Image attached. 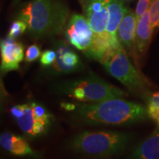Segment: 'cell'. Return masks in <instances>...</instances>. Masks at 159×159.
Segmentation results:
<instances>
[{
  "label": "cell",
  "instance_id": "cell-1",
  "mask_svg": "<svg viewBox=\"0 0 159 159\" xmlns=\"http://www.w3.org/2000/svg\"><path fill=\"white\" fill-rule=\"evenodd\" d=\"M75 110V120L90 125H126L144 121L149 116L148 109L142 105L123 98L79 105Z\"/></svg>",
  "mask_w": 159,
  "mask_h": 159
},
{
  "label": "cell",
  "instance_id": "cell-2",
  "mask_svg": "<svg viewBox=\"0 0 159 159\" xmlns=\"http://www.w3.org/2000/svg\"><path fill=\"white\" fill-rule=\"evenodd\" d=\"M68 16V7L61 0H33L19 18L27 24L32 37L43 39L60 34L66 28Z\"/></svg>",
  "mask_w": 159,
  "mask_h": 159
},
{
  "label": "cell",
  "instance_id": "cell-3",
  "mask_svg": "<svg viewBox=\"0 0 159 159\" xmlns=\"http://www.w3.org/2000/svg\"><path fill=\"white\" fill-rule=\"evenodd\" d=\"M133 140L130 134L117 131H84L73 136L68 148L91 158H105L123 153Z\"/></svg>",
  "mask_w": 159,
  "mask_h": 159
},
{
  "label": "cell",
  "instance_id": "cell-4",
  "mask_svg": "<svg viewBox=\"0 0 159 159\" xmlns=\"http://www.w3.org/2000/svg\"><path fill=\"white\" fill-rule=\"evenodd\" d=\"M55 90L59 94L84 102L97 103L126 96V93L120 89L93 74L57 83Z\"/></svg>",
  "mask_w": 159,
  "mask_h": 159
},
{
  "label": "cell",
  "instance_id": "cell-5",
  "mask_svg": "<svg viewBox=\"0 0 159 159\" xmlns=\"http://www.w3.org/2000/svg\"><path fill=\"white\" fill-rule=\"evenodd\" d=\"M109 75L118 80L127 89L139 97H146L150 93V83L132 64L128 53L122 46L115 49L102 63Z\"/></svg>",
  "mask_w": 159,
  "mask_h": 159
},
{
  "label": "cell",
  "instance_id": "cell-6",
  "mask_svg": "<svg viewBox=\"0 0 159 159\" xmlns=\"http://www.w3.org/2000/svg\"><path fill=\"white\" fill-rule=\"evenodd\" d=\"M65 35L69 43L80 50L86 52L93 40V31L84 16H71L65 28Z\"/></svg>",
  "mask_w": 159,
  "mask_h": 159
},
{
  "label": "cell",
  "instance_id": "cell-7",
  "mask_svg": "<svg viewBox=\"0 0 159 159\" xmlns=\"http://www.w3.org/2000/svg\"><path fill=\"white\" fill-rule=\"evenodd\" d=\"M56 57L52 64L51 72L54 75L69 74L83 69V65L75 52H73L62 41L55 44Z\"/></svg>",
  "mask_w": 159,
  "mask_h": 159
},
{
  "label": "cell",
  "instance_id": "cell-8",
  "mask_svg": "<svg viewBox=\"0 0 159 159\" xmlns=\"http://www.w3.org/2000/svg\"><path fill=\"white\" fill-rule=\"evenodd\" d=\"M25 47L22 43L7 37L1 41V71L17 70L24 59Z\"/></svg>",
  "mask_w": 159,
  "mask_h": 159
},
{
  "label": "cell",
  "instance_id": "cell-9",
  "mask_svg": "<svg viewBox=\"0 0 159 159\" xmlns=\"http://www.w3.org/2000/svg\"><path fill=\"white\" fill-rule=\"evenodd\" d=\"M137 22L138 21L136 14L130 10L128 9L117 32V39L119 43L126 51V52L134 59L135 61H136L135 38H136Z\"/></svg>",
  "mask_w": 159,
  "mask_h": 159
},
{
  "label": "cell",
  "instance_id": "cell-10",
  "mask_svg": "<svg viewBox=\"0 0 159 159\" xmlns=\"http://www.w3.org/2000/svg\"><path fill=\"white\" fill-rule=\"evenodd\" d=\"M154 30L150 22L149 11L146 12L137 22L136 38H135V52L136 62L138 64L139 59L146 54L152 39Z\"/></svg>",
  "mask_w": 159,
  "mask_h": 159
},
{
  "label": "cell",
  "instance_id": "cell-11",
  "mask_svg": "<svg viewBox=\"0 0 159 159\" xmlns=\"http://www.w3.org/2000/svg\"><path fill=\"white\" fill-rule=\"evenodd\" d=\"M108 10L107 35L112 45L117 48L121 46L117 39V32L128 8L125 6L122 0H108Z\"/></svg>",
  "mask_w": 159,
  "mask_h": 159
},
{
  "label": "cell",
  "instance_id": "cell-12",
  "mask_svg": "<svg viewBox=\"0 0 159 159\" xmlns=\"http://www.w3.org/2000/svg\"><path fill=\"white\" fill-rule=\"evenodd\" d=\"M0 144L4 150L15 156H37L35 151L30 148L28 142L25 139L8 131L1 134Z\"/></svg>",
  "mask_w": 159,
  "mask_h": 159
},
{
  "label": "cell",
  "instance_id": "cell-13",
  "mask_svg": "<svg viewBox=\"0 0 159 159\" xmlns=\"http://www.w3.org/2000/svg\"><path fill=\"white\" fill-rule=\"evenodd\" d=\"M128 159H159V127L137 145Z\"/></svg>",
  "mask_w": 159,
  "mask_h": 159
},
{
  "label": "cell",
  "instance_id": "cell-14",
  "mask_svg": "<svg viewBox=\"0 0 159 159\" xmlns=\"http://www.w3.org/2000/svg\"><path fill=\"white\" fill-rule=\"evenodd\" d=\"M16 121L23 132L31 136L43 134L49 125L35 117L31 105H24L23 115Z\"/></svg>",
  "mask_w": 159,
  "mask_h": 159
},
{
  "label": "cell",
  "instance_id": "cell-15",
  "mask_svg": "<svg viewBox=\"0 0 159 159\" xmlns=\"http://www.w3.org/2000/svg\"><path fill=\"white\" fill-rule=\"evenodd\" d=\"M27 30V25L23 20L19 19L13 21L11 27H10L8 37L11 39H15L22 35Z\"/></svg>",
  "mask_w": 159,
  "mask_h": 159
},
{
  "label": "cell",
  "instance_id": "cell-16",
  "mask_svg": "<svg viewBox=\"0 0 159 159\" xmlns=\"http://www.w3.org/2000/svg\"><path fill=\"white\" fill-rule=\"evenodd\" d=\"M150 22L154 31L159 29V0H152L148 10Z\"/></svg>",
  "mask_w": 159,
  "mask_h": 159
},
{
  "label": "cell",
  "instance_id": "cell-17",
  "mask_svg": "<svg viewBox=\"0 0 159 159\" xmlns=\"http://www.w3.org/2000/svg\"><path fill=\"white\" fill-rule=\"evenodd\" d=\"M30 105L33 107V111H34V114L35 117L39 120L47 123V125L50 124L51 115L49 113H47V111H46V109L43 106L38 105L35 102H32Z\"/></svg>",
  "mask_w": 159,
  "mask_h": 159
},
{
  "label": "cell",
  "instance_id": "cell-18",
  "mask_svg": "<svg viewBox=\"0 0 159 159\" xmlns=\"http://www.w3.org/2000/svg\"><path fill=\"white\" fill-rule=\"evenodd\" d=\"M41 55V50L39 46L36 44H33L27 48L25 53V61L26 62L31 63L36 61Z\"/></svg>",
  "mask_w": 159,
  "mask_h": 159
},
{
  "label": "cell",
  "instance_id": "cell-19",
  "mask_svg": "<svg viewBox=\"0 0 159 159\" xmlns=\"http://www.w3.org/2000/svg\"><path fill=\"white\" fill-rule=\"evenodd\" d=\"M55 57H56V52H55V51L46 50L41 55L40 62H41L43 66H50L54 63Z\"/></svg>",
  "mask_w": 159,
  "mask_h": 159
},
{
  "label": "cell",
  "instance_id": "cell-20",
  "mask_svg": "<svg viewBox=\"0 0 159 159\" xmlns=\"http://www.w3.org/2000/svg\"><path fill=\"white\" fill-rule=\"evenodd\" d=\"M151 2H152V0H139L136 5V12H135L137 21H139L141 19V17L146 12L148 11Z\"/></svg>",
  "mask_w": 159,
  "mask_h": 159
},
{
  "label": "cell",
  "instance_id": "cell-21",
  "mask_svg": "<svg viewBox=\"0 0 159 159\" xmlns=\"http://www.w3.org/2000/svg\"><path fill=\"white\" fill-rule=\"evenodd\" d=\"M149 116H152L159 109V92H156L150 97L148 105Z\"/></svg>",
  "mask_w": 159,
  "mask_h": 159
},
{
  "label": "cell",
  "instance_id": "cell-22",
  "mask_svg": "<svg viewBox=\"0 0 159 159\" xmlns=\"http://www.w3.org/2000/svg\"><path fill=\"white\" fill-rule=\"evenodd\" d=\"M10 112H11L12 116L16 120V119L20 118L23 115L24 105H15V106L12 107L11 110H10Z\"/></svg>",
  "mask_w": 159,
  "mask_h": 159
},
{
  "label": "cell",
  "instance_id": "cell-23",
  "mask_svg": "<svg viewBox=\"0 0 159 159\" xmlns=\"http://www.w3.org/2000/svg\"><path fill=\"white\" fill-rule=\"evenodd\" d=\"M151 118H152L153 119H155V120H156L159 124V109L156 111V113H155L153 115H152V116H151Z\"/></svg>",
  "mask_w": 159,
  "mask_h": 159
},
{
  "label": "cell",
  "instance_id": "cell-24",
  "mask_svg": "<svg viewBox=\"0 0 159 159\" xmlns=\"http://www.w3.org/2000/svg\"><path fill=\"white\" fill-rule=\"evenodd\" d=\"M123 2H131V1H133V0H122Z\"/></svg>",
  "mask_w": 159,
  "mask_h": 159
},
{
  "label": "cell",
  "instance_id": "cell-25",
  "mask_svg": "<svg viewBox=\"0 0 159 159\" xmlns=\"http://www.w3.org/2000/svg\"><path fill=\"white\" fill-rule=\"evenodd\" d=\"M15 1H16V2H19V0H15Z\"/></svg>",
  "mask_w": 159,
  "mask_h": 159
}]
</instances>
